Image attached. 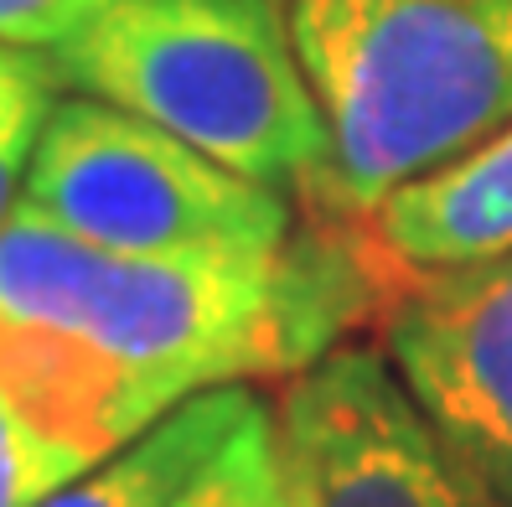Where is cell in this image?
Returning <instances> with one entry per match:
<instances>
[{"instance_id":"obj_1","label":"cell","mask_w":512,"mask_h":507,"mask_svg":"<svg viewBox=\"0 0 512 507\" xmlns=\"http://www.w3.org/2000/svg\"><path fill=\"white\" fill-rule=\"evenodd\" d=\"M404 280L368 218H306L280 254L166 259L83 244L21 202L0 228V321L68 332L182 399L300 378Z\"/></svg>"},{"instance_id":"obj_2","label":"cell","mask_w":512,"mask_h":507,"mask_svg":"<svg viewBox=\"0 0 512 507\" xmlns=\"http://www.w3.org/2000/svg\"><path fill=\"white\" fill-rule=\"evenodd\" d=\"M47 63L73 94L150 119L306 218H337L331 130L280 0H99Z\"/></svg>"},{"instance_id":"obj_3","label":"cell","mask_w":512,"mask_h":507,"mask_svg":"<svg viewBox=\"0 0 512 507\" xmlns=\"http://www.w3.org/2000/svg\"><path fill=\"white\" fill-rule=\"evenodd\" d=\"M331 130V213L373 207L512 125V0H280Z\"/></svg>"},{"instance_id":"obj_4","label":"cell","mask_w":512,"mask_h":507,"mask_svg":"<svg viewBox=\"0 0 512 507\" xmlns=\"http://www.w3.org/2000/svg\"><path fill=\"white\" fill-rule=\"evenodd\" d=\"M26 213L114 254H280L295 202L99 99H57L21 187Z\"/></svg>"},{"instance_id":"obj_5","label":"cell","mask_w":512,"mask_h":507,"mask_svg":"<svg viewBox=\"0 0 512 507\" xmlns=\"http://www.w3.org/2000/svg\"><path fill=\"white\" fill-rule=\"evenodd\" d=\"M280 430L311 471L316 507H502L409 399L383 347L342 342L290 378Z\"/></svg>"},{"instance_id":"obj_6","label":"cell","mask_w":512,"mask_h":507,"mask_svg":"<svg viewBox=\"0 0 512 507\" xmlns=\"http://www.w3.org/2000/svg\"><path fill=\"white\" fill-rule=\"evenodd\" d=\"M378 347L430 425L512 507V254L409 275L378 316Z\"/></svg>"},{"instance_id":"obj_7","label":"cell","mask_w":512,"mask_h":507,"mask_svg":"<svg viewBox=\"0 0 512 507\" xmlns=\"http://www.w3.org/2000/svg\"><path fill=\"white\" fill-rule=\"evenodd\" d=\"M0 389L52 445H63L88 471L156 430L176 404L171 383L150 378L119 357H104L52 326L0 321Z\"/></svg>"},{"instance_id":"obj_8","label":"cell","mask_w":512,"mask_h":507,"mask_svg":"<svg viewBox=\"0 0 512 507\" xmlns=\"http://www.w3.org/2000/svg\"><path fill=\"white\" fill-rule=\"evenodd\" d=\"M368 228L409 275L466 270L512 254V125L388 192L368 213Z\"/></svg>"},{"instance_id":"obj_9","label":"cell","mask_w":512,"mask_h":507,"mask_svg":"<svg viewBox=\"0 0 512 507\" xmlns=\"http://www.w3.org/2000/svg\"><path fill=\"white\" fill-rule=\"evenodd\" d=\"M259 399L264 394L254 383H228L176 404L156 430L78 476L73 487L52 492L42 507H176V497L197 482V471L223 451V440L244 425Z\"/></svg>"},{"instance_id":"obj_10","label":"cell","mask_w":512,"mask_h":507,"mask_svg":"<svg viewBox=\"0 0 512 507\" xmlns=\"http://www.w3.org/2000/svg\"><path fill=\"white\" fill-rule=\"evenodd\" d=\"M176 507H290V461L280 409L259 399L223 451L197 471V482L176 497Z\"/></svg>"},{"instance_id":"obj_11","label":"cell","mask_w":512,"mask_h":507,"mask_svg":"<svg viewBox=\"0 0 512 507\" xmlns=\"http://www.w3.org/2000/svg\"><path fill=\"white\" fill-rule=\"evenodd\" d=\"M57 73L47 63V52L11 47L0 57V228L16 213L26 171L42 145V130L57 109Z\"/></svg>"},{"instance_id":"obj_12","label":"cell","mask_w":512,"mask_h":507,"mask_svg":"<svg viewBox=\"0 0 512 507\" xmlns=\"http://www.w3.org/2000/svg\"><path fill=\"white\" fill-rule=\"evenodd\" d=\"M78 476H88V466L52 445L0 389V507H42Z\"/></svg>"},{"instance_id":"obj_13","label":"cell","mask_w":512,"mask_h":507,"mask_svg":"<svg viewBox=\"0 0 512 507\" xmlns=\"http://www.w3.org/2000/svg\"><path fill=\"white\" fill-rule=\"evenodd\" d=\"M99 0H0V42L47 52L88 21Z\"/></svg>"},{"instance_id":"obj_14","label":"cell","mask_w":512,"mask_h":507,"mask_svg":"<svg viewBox=\"0 0 512 507\" xmlns=\"http://www.w3.org/2000/svg\"><path fill=\"white\" fill-rule=\"evenodd\" d=\"M285 461H290V507H316L311 471H306V461L295 456V445H290V440H285Z\"/></svg>"},{"instance_id":"obj_15","label":"cell","mask_w":512,"mask_h":507,"mask_svg":"<svg viewBox=\"0 0 512 507\" xmlns=\"http://www.w3.org/2000/svg\"><path fill=\"white\" fill-rule=\"evenodd\" d=\"M6 52H11V47H6V42H0V57H6Z\"/></svg>"}]
</instances>
